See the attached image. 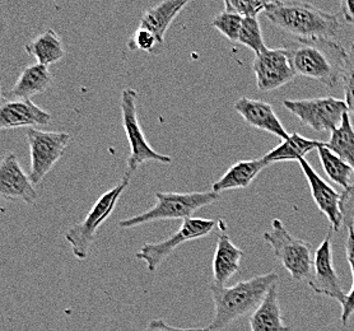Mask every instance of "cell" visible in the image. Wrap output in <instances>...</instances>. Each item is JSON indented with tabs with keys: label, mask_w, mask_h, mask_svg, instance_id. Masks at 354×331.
I'll use <instances>...</instances> for the list:
<instances>
[{
	"label": "cell",
	"mask_w": 354,
	"mask_h": 331,
	"mask_svg": "<svg viewBox=\"0 0 354 331\" xmlns=\"http://www.w3.org/2000/svg\"><path fill=\"white\" fill-rule=\"evenodd\" d=\"M275 284H278V274L275 272L252 276L236 283L232 287H221L210 283L209 291L216 314L208 325V330H225L243 316L252 315Z\"/></svg>",
	"instance_id": "obj_1"
},
{
	"label": "cell",
	"mask_w": 354,
	"mask_h": 331,
	"mask_svg": "<svg viewBox=\"0 0 354 331\" xmlns=\"http://www.w3.org/2000/svg\"><path fill=\"white\" fill-rule=\"evenodd\" d=\"M297 75L320 82L333 88L343 78L348 53L331 39H296L284 46Z\"/></svg>",
	"instance_id": "obj_2"
},
{
	"label": "cell",
	"mask_w": 354,
	"mask_h": 331,
	"mask_svg": "<svg viewBox=\"0 0 354 331\" xmlns=\"http://www.w3.org/2000/svg\"><path fill=\"white\" fill-rule=\"evenodd\" d=\"M266 18L296 39H331L340 30L338 17L306 1H269Z\"/></svg>",
	"instance_id": "obj_3"
},
{
	"label": "cell",
	"mask_w": 354,
	"mask_h": 331,
	"mask_svg": "<svg viewBox=\"0 0 354 331\" xmlns=\"http://www.w3.org/2000/svg\"><path fill=\"white\" fill-rule=\"evenodd\" d=\"M157 202L151 209L136 217L120 220L121 228H133L157 220L193 218L194 213L204 207L214 204L221 195L214 191H193V193H156Z\"/></svg>",
	"instance_id": "obj_4"
},
{
	"label": "cell",
	"mask_w": 354,
	"mask_h": 331,
	"mask_svg": "<svg viewBox=\"0 0 354 331\" xmlns=\"http://www.w3.org/2000/svg\"><path fill=\"white\" fill-rule=\"evenodd\" d=\"M264 241L273 249L275 258L290 273L293 281H308L314 270L313 243L295 237L281 219L272 220V228L264 232Z\"/></svg>",
	"instance_id": "obj_5"
},
{
	"label": "cell",
	"mask_w": 354,
	"mask_h": 331,
	"mask_svg": "<svg viewBox=\"0 0 354 331\" xmlns=\"http://www.w3.org/2000/svg\"><path fill=\"white\" fill-rule=\"evenodd\" d=\"M130 178H121L118 185L97 199L86 218L66 231L65 241L71 245L73 255L78 260H86L88 258L89 250L95 243L97 231L113 214L121 195L127 190Z\"/></svg>",
	"instance_id": "obj_6"
},
{
	"label": "cell",
	"mask_w": 354,
	"mask_h": 331,
	"mask_svg": "<svg viewBox=\"0 0 354 331\" xmlns=\"http://www.w3.org/2000/svg\"><path fill=\"white\" fill-rule=\"evenodd\" d=\"M137 91L125 88L121 92V116L122 125L129 140L130 154L127 161V172L124 178H131L138 169L145 162H158L169 164L172 158L166 154L156 152L145 139V133L138 120Z\"/></svg>",
	"instance_id": "obj_7"
},
{
	"label": "cell",
	"mask_w": 354,
	"mask_h": 331,
	"mask_svg": "<svg viewBox=\"0 0 354 331\" xmlns=\"http://www.w3.org/2000/svg\"><path fill=\"white\" fill-rule=\"evenodd\" d=\"M26 137L31 157L30 178L35 185H39L63 157L72 137L65 131H46L36 128L27 129Z\"/></svg>",
	"instance_id": "obj_8"
},
{
	"label": "cell",
	"mask_w": 354,
	"mask_h": 331,
	"mask_svg": "<svg viewBox=\"0 0 354 331\" xmlns=\"http://www.w3.org/2000/svg\"><path fill=\"white\" fill-rule=\"evenodd\" d=\"M283 106L308 128L320 131H334L340 126L348 111L346 101L334 97L284 100Z\"/></svg>",
	"instance_id": "obj_9"
},
{
	"label": "cell",
	"mask_w": 354,
	"mask_h": 331,
	"mask_svg": "<svg viewBox=\"0 0 354 331\" xmlns=\"http://www.w3.org/2000/svg\"><path fill=\"white\" fill-rule=\"evenodd\" d=\"M216 225L217 222H214L213 219H185L183 220V225L180 226L176 234H172L167 240L161 243H145L136 256L138 260L145 261L149 273H154L180 245L207 237L214 229Z\"/></svg>",
	"instance_id": "obj_10"
},
{
	"label": "cell",
	"mask_w": 354,
	"mask_h": 331,
	"mask_svg": "<svg viewBox=\"0 0 354 331\" xmlns=\"http://www.w3.org/2000/svg\"><path fill=\"white\" fill-rule=\"evenodd\" d=\"M252 70L257 77V86L261 92H272L281 88L295 79L297 75L287 50L269 49L255 55Z\"/></svg>",
	"instance_id": "obj_11"
},
{
	"label": "cell",
	"mask_w": 354,
	"mask_h": 331,
	"mask_svg": "<svg viewBox=\"0 0 354 331\" xmlns=\"http://www.w3.org/2000/svg\"><path fill=\"white\" fill-rule=\"evenodd\" d=\"M308 285L315 293L338 301L340 306L346 301V292L334 267L330 234L324 238L319 249L315 251L314 270L308 279Z\"/></svg>",
	"instance_id": "obj_12"
},
{
	"label": "cell",
	"mask_w": 354,
	"mask_h": 331,
	"mask_svg": "<svg viewBox=\"0 0 354 331\" xmlns=\"http://www.w3.org/2000/svg\"><path fill=\"white\" fill-rule=\"evenodd\" d=\"M0 195L8 200L21 199L30 205L37 200L35 184L21 167L15 153L6 154L0 163Z\"/></svg>",
	"instance_id": "obj_13"
},
{
	"label": "cell",
	"mask_w": 354,
	"mask_h": 331,
	"mask_svg": "<svg viewBox=\"0 0 354 331\" xmlns=\"http://www.w3.org/2000/svg\"><path fill=\"white\" fill-rule=\"evenodd\" d=\"M51 122V115L35 105L31 100H10L1 97L0 105V129L46 126Z\"/></svg>",
	"instance_id": "obj_14"
},
{
	"label": "cell",
	"mask_w": 354,
	"mask_h": 331,
	"mask_svg": "<svg viewBox=\"0 0 354 331\" xmlns=\"http://www.w3.org/2000/svg\"><path fill=\"white\" fill-rule=\"evenodd\" d=\"M305 178L308 181V186L311 190V195L315 204L320 209L322 214L329 219L333 231L339 232L340 227L343 225V216L340 211V198L333 187L326 181H324L311 167V164L306 161V158L298 161Z\"/></svg>",
	"instance_id": "obj_15"
},
{
	"label": "cell",
	"mask_w": 354,
	"mask_h": 331,
	"mask_svg": "<svg viewBox=\"0 0 354 331\" xmlns=\"http://www.w3.org/2000/svg\"><path fill=\"white\" fill-rule=\"evenodd\" d=\"M234 108L250 126L282 138L283 140L290 137L270 104L260 100L241 97L234 102Z\"/></svg>",
	"instance_id": "obj_16"
},
{
	"label": "cell",
	"mask_w": 354,
	"mask_h": 331,
	"mask_svg": "<svg viewBox=\"0 0 354 331\" xmlns=\"http://www.w3.org/2000/svg\"><path fill=\"white\" fill-rule=\"evenodd\" d=\"M221 232L218 234L217 246L213 258V284L225 287L234 275L240 272L243 251L237 247L227 234L223 219L218 220Z\"/></svg>",
	"instance_id": "obj_17"
},
{
	"label": "cell",
	"mask_w": 354,
	"mask_h": 331,
	"mask_svg": "<svg viewBox=\"0 0 354 331\" xmlns=\"http://www.w3.org/2000/svg\"><path fill=\"white\" fill-rule=\"evenodd\" d=\"M189 3V0L161 1L145 12L140 19L139 27L153 33L161 49L162 45L165 44V37L169 31V26L174 23L176 17L183 12V9L185 8Z\"/></svg>",
	"instance_id": "obj_18"
},
{
	"label": "cell",
	"mask_w": 354,
	"mask_h": 331,
	"mask_svg": "<svg viewBox=\"0 0 354 331\" xmlns=\"http://www.w3.org/2000/svg\"><path fill=\"white\" fill-rule=\"evenodd\" d=\"M53 74L48 70V66L36 64L26 66L19 74L15 86L9 91L10 100H31L48 91L53 83Z\"/></svg>",
	"instance_id": "obj_19"
},
{
	"label": "cell",
	"mask_w": 354,
	"mask_h": 331,
	"mask_svg": "<svg viewBox=\"0 0 354 331\" xmlns=\"http://www.w3.org/2000/svg\"><path fill=\"white\" fill-rule=\"evenodd\" d=\"M269 164L261 157L258 160H248L234 163L225 175L216 181L212 186V191L221 195L223 191L246 189L251 182L258 178L259 173L266 169Z\"/></svg>",
	"instance_id": "obj_20"
},
{
	"label": "cell",
	"mask_w": 354,
	"mask_h": 331,
	"mask_svg": "<svg viewBox=\"0 0 354 331\" xmlns=\"http://www.w3.org/2000/svg\"><path fill=\"white\" fill-rule=\"evenodd\" d=\"M249 323L251 331H290L283 321L278 284L272 287L264 302L250 316Z\"/></svg>",
	"instance_id": "obj_21"
},
{
	"label": "cell",
	"mask_w": 354,
	"mask_h": 331,
	"mask_svg": "<svg viewBox=\"0 0 354 331\" xmlns=\"http://www.w3.org/2000/svg\"><path fill=\"white\" fill-rule=\"evenodd\" d=\"M24 50L35 57L37 63L45 66L57 64L65 57L64 44L54 30H46L32 41L26 44Z\"/></svg>",
	"instance_id": "obj_22"
},
{
	"label": "cell",
	"mask_w": 354,
	"mask_h": 331,
	"mask_svg": "<svg viewBox=\"0 0 354 331\" xmlns=\"http://www.w3.org/2000/svg\"><path fill=\"white\" fill-rule=\"evenodd\" d=\"M324 144L325 142L308 139L295 133L287 140H283L282 144L275 146L269 153H266L263 158L269 166L278 162H298L304 160L311 151L317 149Z\"/></svg>",
	"instance_id": "obj_23"
},
{
	"label": "cell",
	"mask_w": 354,
	"mask_h": 331,
	"mask_svg": "<svg viewBox=\"0 0 354 331\" xmlns=\"http://www.w3.org/2000/svg\"><path fill=\"white\" fill-rule=\"evenodd\" d=\"M325 146L351 164L354 170V129L349 113L344 115L340 126L331 131L330 139L329 142H325Z\"/></svg>",
	"instance_id": "obj_24"
},
{
	"label": "cell",
	"mask_w": 354,
	"mask_h": 331,
	"mask_svg": "<svg viewBox=\"0 0 354 331\" xmlns=\"http://www.w3.org/2000/svg\"><path fill=\"white\" fill-rule=\"evenodd\" d=\"M317 153L322 162V169L331 181L344 187V190L353 185L354 170L351 164L343 161L337 154L333 153L325 144L317 148Z\"/></svg>",
	"instance_id": "obj_25"
},
{
	"label": "cell",
	"mask_w": 354,
	"mask_h": 331,
	"mask_svg": "<svg viewBox=\"0 0 354 331\" xmlns=\"http://www.w3.org/2000/svg\"><path fill=\"white\" fill-rule=\"evenodd\" d=\"M239 44L249 48L255 53V55H259L266 49L258 18H243Z\"/></svg>",
	"instance_id": "obj_26"
},
{
	"label": "cell",
	"mask_w": 354,
	"mask_h": 331,
	"mask_svg": "<svg viewBox=\"0 0 354 331\" xmlns=\"http://www.w3.org/2000/svg\"><path fill=\"white\" fill-rule=\"evenodd\" d=\"M242 21L243 18L223 10L212 19V27L218 30V32L231 42H239L240 32H241Z\"/></svg>",
	"instance_id": "obj_27"
},
{
	"label": "cell",
	"mask_w": 354,
	"mask_h": 331,
	"mask_svg": "<svg viewBox=\"0 0 354 331\" xmlns=\"http://www.w3.org/2000/svg\"><path fill=\"white\" fill-rule=\"evenodd\" d=\"M225 10L239 15L242 18H258L260 13L266 12L269 1L259 0H225Z\"/></svg>",
	"instance_id": "obj_28"
},
{
	"label": "cell",
	"mask_w": 354,
	"mask_h": 331,
	"mask_svg": "<svg viewBox=\"0 0 354 331\" xmlns=\"http://www.w3.org/2000/svg\"><path fill=\"white\" fill-rule=\"evenodd\" d=\"M128 48L130 51H143L148 54H153L156 50H161L153 33L140 27H138L136 33L130 37Z\"/></svg>",
	"instance_id": "obj_29"
},
{
	"label": "cell",
	"mask_w": 354,
	"mask_h": 331,
	"mask_svg": "<svg viewBox=\"0 0 354 331\" xmlns=\"http://www.w3.org/2000/svg\"><path fill=\"white\" fill-rule=\"evenodd\" d=\"M342 81H343L348 111L354 115V41L353 44L351 45V49L348 51L346 70H344Z\"/></svg>",
	"instance_id": "obj_30"
},
{
	"label": "cell",
	"mask_w": 354,
	"mask_h": 331,
	"mask_svg": "<svg viewBox=\"0 0 354 331\" xmlns=\"http://www.w3.org/2000/svg\"><path fill=\"white\" fill-rule=\"evenodd\" d=\"M340 211L343 216V225L354 231V184L344 190L340 198Z\"/></svg>",
	"instance_id": "obj_31"
},
{
	"label": "cell",
	"mask_w": 354,
	"mask_h": 331,
	"mask_svg": "<svg viewBox=\"0 0 354 331\" xmlns=\"http://www.w3.org/2000/svg\"><path fill=\"white\" fill-rule=\"evenodd\" d=\"M143 331H209L208 330V328H205V329H201V328H198V329H181V328H174V326H171L169 323H166V321H163V320H153V321H151V323L147 325V328H145Z\"/></svg>",
	"instance_id": "obj_32"
},
{
	"label": "cell",
	"mask_w": 354,
	"mask_h": 331,
	"mask_svg": "<svg viewBox=\"0 0 354 331\" xmlns=\"http://www.w3.org/2000/svg\"><path fill=\"white\" fill-rule=\"evenodd\" d=\"M354 314V282L352 290L346 294V301L342 305V323L346 326Z\"/></svg>",
	"instance_id": "obj_33"
},
{
	"label": "cell",
	"mask_w": 354,
	"mask_h": 331,
	"mask_svg": "<svg viewBox=\"0 0 354 331\" xmlns=\"http://www.w3.org/2000/svg\"><path fill=\"white\" fill-rule=\"evenodd\" d=\"M346 254L348 264L352 270V275L354 279V231L353 229H348V237L346 241Z\"/></svg>",
	"instance_id": "obj_34"
},
{
	"label": "cell",
	"mask_w": 354,
	"mask_h": 331,
	"mask_svg": "<svg viewBox=\"0 0 354 331\" xmlns=\"http://www.w3.org/2000/svg\"><path fill=\"white\" fill-rule=\"evenodd\" d=\"M342 7V13L349 25L354 26V1L344 0L340 3Z\"/></svg>",
	"instance_id": "obj_35"
}]
</instances>
